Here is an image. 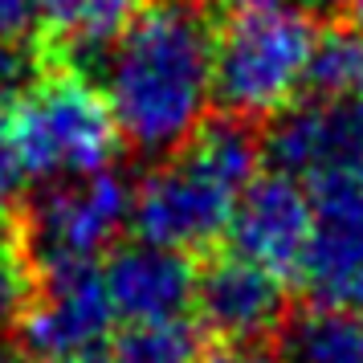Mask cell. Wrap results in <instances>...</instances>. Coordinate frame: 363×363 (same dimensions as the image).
<instances>
[{"label": "cell", "instance_id": "cell-1", "mask_svg": "<svg viewBox=\"0 0 363 363\" xmlns=\"http://www.w3.org/2000/svg\"><path fill=\"white\" fill-rule=\"evenodd\" d=\"M216 33L200 0H143L102 53V99L139 155H176L208 123Z\"/></svg>", "mask_w": 363, "mask_h": 363}, {"label": "cell", "instance_id": "cell-13", "mask_svg": "<svg viewBox=\"0 0 363 363\" xmlns=\"http://www.w3.org/2000/svg\"><path fill=\"white\" fill-rule=\"evenodd\" d=\"M139 4L143 0H37V17L74 53H106Z\"/></svg>", "mask_w": 363, "mask_h": 363}, {"label": "cell", "instance_id": "cell-19", "mask_svg": "<svg viewBox=\"0 0 363 363\" xmlns=\"http://www.w3.org/2000/svg\"><path fill=\"white\" fill-rule=\"evenodd\" d=\"M208 363H281L278 351H269L262 343H225L216 355H208Z\"/></svg>", "mask_w": 363, "mask_h": 363}, {"label": "cell", "instance_id": "cell-16", "mask_svg": "<svg viewBox=\"0 0 363 363\" xmlns=\"http://www.w3.org/2000/svg\"><path fill=\"white\" fill-rule=\"evenodd\" d=\"M29 294H33V286H29L25 262L9 245H0V323L21 318L29 306Z\"/></svg>", "mask_w": 363, "mask_h": 363}, {"label": "cell", "instance_id": "cell-23", "mask_svg": "<svg viewBox=\"0 0 363 363\" xmlns=\"http://www.w3.org/2000/svg\"><path fill=\"white\" fill-rule=\"evenodd\" d=\"M0 245H4V213H0Z\"/></svg>", "mask_w": 363, "mask_h": 363}, {"label": "cell", "instance_id": "cell-4", "mask_svg": "<svg viewBox=\"0 0 363 363\" xmlns=\"http://www.w3.org/2000/svg\"><path fill=\"white\" fill-rule=\"evenodd\" d=\"M318 41V25L306 9L265 0L237 9L216 33L213 90L229 118H274L306 90V69Z\"/></svg>", "mask_w": 363, "mask_h": 363}, {"label": "cell", "instance_id": "cell-15", "mask_svg": "<svg viewBox=\"0 0 363 363\" xmlns=\"http://www.w3.org/2000/svg\"><path fill=\"white\" fill-rule=\"evenodd\" d=\"M102 363H208L204 339L192 323H139L111 339Z\"/></svg>", "mask_w": 363, "mask_h": 363}, {"label": "cell", "instance_id": "cell-11", "mask_svg": "<svg viewBox=\"0 0 363 363\" xmlns=\"http://www.w3.org/2000/svg\"><path fill=\"white\" fill-rule=\"evenodd\" d=\"M102 278L111 290L118 318L131 327L139 323H176L196 302V269L180 249H164L151 241L115 249V257L102 265Z\"/></svg>", "mask_w": 363, "mask_h": 363}, {"label": "cell", "instance_id": "cell-17", "mask_svg": "<svg viewBox=\"0 0 363 363\" xmlns=\"http://www.w3.org/2000/svg\"><path fill=\"white\" fill-rule=\"evenodd\" d=\"M29 57L17 50V45H0V131H4V118L17 106V99L29 90Z\"/></svg>", "mask_w": 363, "mask_h": 363}, {"label": "cell", "instance_id": "cell-3", "mask_svg": "<svg viewBox=\"0 0 363 363\" xmlns=\"http://www.w3.org/2000/svg\"><path fill=\"white\" fill-rule=\"evenodd\" d=\"M118 131L99 86L82 74L37 78L0 131V200L21 188H50L62 180L106 172Z\"/></svg>", "mask_w": 363, "mask_h": 363}, {"label": "cell", "instance_id": "cell-10", "mask_svg": "<svg viewBox=\"0 0 363 363\" xmlns=\"http://www.w3.org/2000/svg\"><path fill=\"white\" fill-rule=\"evenodd\" d=\"M204 327L229 343H262L286 318V286L278 274L245 257H216L196 278V302Z\"/></svg>", "mask_w": 363, "mask_h": 363}, {"label": "cell", "instance_id": "cell-8", "mask_svg": "<svg viewBox=\"0 0 363 363\" xmlns=\"http://www.w3.org/2000/svg\"><path fill=\"white\" fill-rule=\"evenodd\" d=\"M262 151L269 155L278 176H290L311 188L343 167L363 164V106L302 99L274 115Z\"/></svg>", "mask_w": 363, "mask_h": 363}, {"label": "cell", "instance_id": "cell-7", "mask_svg": "<svg viewBox=\"0 0 363 363\" xmlns=\"http://www.w3.org/2000/svg\"><path fill=\"white\" fill-rule=\"evenodd\" d=\"M314 237L302 281L318 306L363 314V164L311 184Z\"/></svg>", "mask_w": 363, "mask_h": 363}, {"label": "cell", "instance_id": "cell-18", "mask_svg": "<svg viewBox=\"0 0 363 363\" xmlns=\"http://www.w3.org/2000/svg\"><path fill=\"white\" fill-rule=\"evenodd\" d=\"M37 0H0V45H17L33 29Z\"/></svg>", "mask_w": 363, "mask_h": 363}, {"label": "cell", "instance_id": "cell-14", "mask_svg": "<svg viewBox=\"0 0 363 363\" xmlns=\"http://www.w3.org/2000/svg\"><path fill=\"white\" fill-rule=\"evenodd\" d=\"M306 99L359 102L363 99V33L347 25L318 29L306 69Z\"/></svg>", "mask_w": 363, "mask_h": 363}, {"label": "cell", "instance_id": "cell-24", "mask_svg": "<svg viewBox=\"0 0 363 363\" xmlns=\"http://www.w3.org/2000/svg\"><path fill=\"white\" fill-rule=\"evenodd\" d=\"M0 363H9V359H4V355H0Z\"/></svg>", "mask_w": 363, "mask_h": 363}, {"label": "cell", "instance_id": "cell-2", "mask_svg": "<svg viewBox=\"0 0 363 363\" xmlns=\"http://www.w3.org/2000/svg\"><path fill=\"white\" fill-rule=\"evenodd\" d=\"M257 139L241 118L204 123L192 143L135 184L131 225L139 241L164 249H200L229 233L237 200L257 180Z\"/></svg>", "mask_w": 363, "mask_h": 363}, {"label": "cell", "instance_id": "cell-6", "mask_svg": "<svg viewBox=\"0 0 363 363\" xmlns=\"http://www.w3.org/2000/svg\"><path fill=\"white\" fill-rule=\"evenodd\" d=\"M115 318L99 265L50 269L21 314V339L41 363H94L115 339Z\"/></svg>", "mask_w": 363, "mask_h": 363}, {"label": "cell", "instance_id": "cell-25", "mask_svg": "<svg viewBox=\"0 0 363 363\" xmlns=\"http://www.w3.org/2000/svg\"><path fill=\"white\" fill-rule=\"evenodd\" d=\"M359 106H363V99H359Z\"/></svg>", "mask_w": 363, "mask_h": 363}, {"label": "cell", "instance_id": "cell-21", "mask_svg": "<svg viewBox=\"0 0 363 363\" xmlns=\"http://www.w3.org/2000/svg\"><path fill=\"white\" fill-rule=\"evenodd\" d=\"M314 9H339V4H351V0H311Z\"/></svg>", "mask_w": 363, "mask_h": 363}, {"label": "cell", "instance_id": "cell-12", "mask_svg": "<svg viewBox=\"0 0 363 363\" xmlns=\"http://www.w3.org/2000/svg\"><path fill=\"white\" fill-rule=\"evenodd\" d=\"M281 363H363V314L314 306L290 318L278 347Z\"/></svg>", "mask_w": 363, "mask_h": 363}, {"label": "cell", "instance_id": "cell-20", "mask_svg": "<svg viewBox=\"0 0 363 363\" xmlns=\"http://www.w3.org/2000/svg\"><path fill=\"white\" fill-rule=\"evenodd\" d=\"M351 13H355V29L363 33V0H351Z\"/></svg>", "mask_w": 363, "mask_h": 363}, {"label": "cell", "instance_id": "cell-5", "mask_svg": "<svg viewBox=\"0 0 363 363\" xmlns=\"http://www.w3.org/2000/svg\"><path fill=\"white\" fill-rule=\"evenodd\" d=\"M131 196L135 188H127L115 167L41 188L29 200L21 229L29 262L41 274L94 265V257H102L131 225Z\"/></svg>", "mask_w": 363, "mask_h": 363}, {"label": "cell", "instance_id": "cell-22", "mask_svg": "<svg viewBox=\"0 0 363 363\" xmlns=\"http://www.w3.org/2000/svg\"><path fill=\"white\" fill-rule=\"evenodd\" d=\"M233 4H241V9H249V4H265V0H233Z\"/></svg>", "mask_w": 363, "mask_h": 363}, {"label": "cell", "instance_id": "cell-9", "mask_svg": "<svg viewBox=\"0 0 363 363\" xmlns=\"http://www.w3.org/2000/svg\"><path fill=\"white\" fill-rule=\"evenodd\" d=\"M314 237V204L311 188L290 176H257L237 200V213L229 225L233 253L262 265L269 274H302L306 249Z\"/></svg>", "mask_w": 363, "mask_h": 363}]
</instances>
